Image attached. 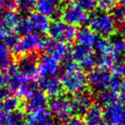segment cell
Wrapping results in <instances>:
<instances>
[{"label":"cell","instance_id":"obj_1","mask_svg":"<svg viewBox=\"0 0 125 125\" xmlns=\"http://www.w3.org/2000/svg\"><path fill=\"white\" fill-rule=\"evenodd\" d=\"M96 52V62L99 68L107 69L119 60L124 53V41L121 39L111 40L107 38L98 39L94 45Z\"/></svg>","mask_w":125,"mask_h":125},{"label":"cell","instance_id":"obj_2","mask_svg":"<svg viewBox=\"0 0 125 125\" xmlns=\"http://www.w3.org/2000/svg\"><path fill=\"white\" fill-rule=\"evenodd\" d=\"M60 82L62 89L70 94H78L84 92L87 86L85 72L75 63L68 62L60 74Z\"/></svg>","mask_w":125,"mask_h":125},{"label":"cell","instance_id":"obj_3","mask_svg":"<svg viewBox=\"0 0 125 125\" xmlns=\"http://www.w3.org/2000/svg\"><path fill=\"white\" fill-rule=\"evenodd\" d=\"M89 29L96 35L108 38L116 32V23L111 16L104 11L95 12L87 19Z\"/></svg>","mask_w":125,"mask_h":125},{"label":"cell","instance_id":"obj_4","mask_svg":"<svg viewBox=\"0 0 125 125\" xmlns=\"http://www.w3.org/2000/svg\"><path fill=\"white\" fill-rule=\"evenodd\" d=\"M44 39L41 34L37 33H30L23 35L22 38L19 39L17 43L13 47V51L17 55L32 54L37 51L42 49L44 45Z\"/></svg>","mask_w":125,"mask_h":125},{"label":"cell","instance_id":"obj_5","mask_svg":"<svg viewBox=\"0 0 125 125\" xmlns=\"http://www.w3.org/2000/svg\"><path fill=\"white\" fill-rule=\"evenodd\" d=\"M51 115L60 122H64L70 119L74 114L73 105L71 99L64 96H58L52 99L49 104Z\"/></svg>","mask_w":125,"mask_h":125},{"label":"cell","instance_id":"obj_6","mask_svg":"<svg viewBox=\"0 0 125 125\" xmlns=\"http://www.w3.org/2000/svg\"><path fill=\"white\" fill-rule=\"evenodd\" d=\"M70 57L74 63L82 68V70H92L96 62L95 55L92 52V48L75 45L70 52Z\"/></svg>","mask_w":125,"mask_h":125},{"label":"cell","instance_id":"obj_7","mask_svg":"<svg viewBox=\"0 0 125 125\" xmlns=\"http://www.w3.org/2000/svg\"><path fill=\"white\" fill-rule=\"evenodd\" d=\"M62 21L71 26H80L87 21V12L76 4L75 2H70L60 10L59 14Z\"/></svg>","mask_w":125,"mask_h":125},{"label":"cell","instance_id":"obj_8","mask_svg":"<svg viewBox=\"0 0 125 125\" xmlns=\"http://www.w3.org/2000/svg\"><path fill=\"white\" fill-rule=\"evenodd\" d=\"M16 69L18 75L32 82L37 76L38 59L36 56L33 53L21 55L16 62Z\"/></svg>","mask_w":125,"mask_h":125},{"label":"cell","instance_id":"obj_9","mask_svg":"<svg viewBox=\"0 0 125 125\" xmlns=\"http://www.w3.org/2000/svg\"><path fill=\"white\" fill-rule=\"evenodd\" d=\"M76 32L77 30L74 26L67 24L62 21H54L50 23L47 33L52 40L70 42L75 39Z\"/></svg>","mask_w":125,"mask_h":125},{"label":"cell","instance_id":"obj_10","mask_svg":"<svg viewBox=\"0 0 125 125\" xmlns=\"http://www.w3.org/2000/svg\"><path fill=\"white\" fill-rule=\"evenodd\" d=\"M110 72L104 68L93 69L87 76V85L95 92H103L109 89L110 82L111 80Z\"/></svg>","mask_w":125,"mask_h":125},{"label":"cell","instance_id":"obj_11","mask_svg":"<svg viewBox=\"0 0 125 125\" xmlns=\"http://www.w3.org/2000/svg\"><path fill=\"white\" fill-rule=\"evenodd\" d=\"M42 49L45 52V56H48L58 62L64 60L70 53V49L65 42L52 39L45 40Z\"/></svg>","mask_w":125,"mask_h":125},{"label":"cell","instance_id":"obj_12","mask_svg":"<svg viewBox=\"0 0 125 125\" xmlns=\"http://www.w3.org/2000/svg\"><path fill=\"white\" fill-rule=\"evenodd\" d=\"M104 119L111 125H125V107L116 99L104 106Z\"/></svg>","mask_w":125,"mask_h":125},{"label":"cell","instance_id":"obj_13","mask_svg":"<svg viewBox=\"0 0 125 125\" xmlns=\"http://www.w3.org/2000/svg\"><path fill=\"white\" fill-rule=\"evenodd\" d=\"M38 85L40 87V90L52 99L58 97L62 94V87L60 80L57 76L40 78Z\"/></svg>","mask_w":125,"mask_h":125},{"label":"cell","instance_id":"obj_14","mask_svg":"<svg viewBox=\"0 0 125 125\" xmlns=\"http://www.w3.org/2000/svg\"><path fill=\"white\" fill-rule=\"evenodd\" d=\"M59 69L58 62L48 56H44L38 61L37 76H40V78L56 76L59 72Z\"/></svg>","mask_w":125,"mask_h":125},{"label":"cell","instance_id":"obj_15","mask_svg":"<svg viewBox=\"0 0 125 125\" xmlns=\"http://www.w3.org/2000/svg\"><path fill=\"white\" fill-rule=\"evenodd\" d=\"M25 109L28 111H34L45 109L47 103V97L41 90L33 88V90L26 98Z\"/></svg>","mask_w":125,"mask_h":125},{"label":"cell","instance_id":"obj_16","mask_svg":"<svg viewBox=\"0 0 125 125\" xmlns=\"http://www.w3.org/2000/svg\"><path fill=\"white\" fill-rule=\"evenodd\" d=\"M73 105L74 113L77 115H82L92 106L93 97L90 93L82 92L78 94H75V97L71 99Z\"/></svg>","mask_w":125,"mask_h":125},{"label":"cell","instance_id":"obj_17","mask_svg":"<svg viewBox=\"0 0 125 125\" xmlns=\"http://www.w3.org/2000/svg\"><path fill=\"white\" fill-rule=\"evenodd\" d=\"M37 12L46 17H56L60 14L59 0H36Z\"/></svg>","mask_w":125,"mask_h":125},{"label":"cell","instance_id":"obj_18","mask_svg":"<svg viewBox=\"0 0 125 125\" xmlns=\"http://www.w3.org/2000/svg\"><path fill=\"white\" fill-rule=\"evenodd\" d=\"M28 19L31 25L33 33L41 34V33H45L48 31L51 23L48 17L40 14L39 12H32L28 16Z\"/></svg>","mask_w":125,"mask_h":125},{"label":"cell","instance_id":"obj_19","mask_svg":"<svg viewBox=\"0 0 125 125\" xmlns=\"http://www.w3.org/2000/svg\"><path fill=\"white\" fill-rule=\"evenodd\" d=\"M52 123L50 111L45 109L30 111L25 119V125H50Z\"/></svg>","mask_w":125,"mask_h":125},{"label":"cell","instance_id":"obj_20","mask_svg":"<svg viewBox=\"0 0 125 125\" xmlns=\"http://www.w3.org/2000/svg\"><path fill=\"white\" fill-rule=\"evenodd\" d=\"M20 16L13 9H5L0 10V22L7 32L14 31L20 21Z\"/></svg>","mask_w":125,"mask_h":125},{"label":"cell","instance_id":"obj_21","mask_svg":"<svg viewBox=\"0 0 125 125\" xmlns=\"http://www.w3.org/2000/svg\"><path fill=\"white\" fill-rule=\"evenodd\" d=\"M83 115L85 125H100L104 123V111L99 104H92Z\"/></svg>","mask_w":125,"mask_h":125},{"label":"cell","instance_id":"obj_22","mask_svg":"<svg viewBox=\"0 0 125 125\" xmlns=\"http://www.w3.org/2000/svg\"><path fill=\"white\" fill-rule=\"evenodd\" d=\"M26 116L21 111L0 112V125H25Z\"/></svg>","mask_w":125,"mask_h":125},{"label":"cell","instance_id":"obj_23","mask_svg":"<svg viewBox=\"0 0 125 125\" xmlns=\"http://www.w3.org/2000/svg\"><path fill=\"white\" fill-rule=\"evenodd\" d=\"M75 40H76L78 45L92 48L94 46L98 39L97 35L91 29L87 28H82L76 32Z\"/></svg>","mask_w":125,"mask_h":125},{"label":"cell","instance_id":"obj_24","mask_svg":"<svg viewBox=\"0 0 125 125\" xmlns=\"http://www.w3.org/2000/svg\"><path fill=\"white\" fill-rule=\"evenodd\" d=\"M12 64L13 58L10 48L3 42H0V69L7 70Z\"/></svg>","mask_w":125,"mask_h":125},{"label":"cell","instance_id":"obj_25","mask_svg":"<svg viewBox=\"0 0 125 125\" xmlns=\"http://www.w3.org/2000/svg\"><path fill=\"white\" fill-rule=\"evenodd\" d=\"M21 106V101L17 96L10 95L4 99L3 101V110L7 112H12V111H18L19 108Z\"/></svg>","mask_w":125,"mask_h":125},{"label":"cell","instance_id":"obj_26","mask_svg":"<svg viewBox=\"0 0 125 125\" xmlns=\"http://www.w3.org/2000/svg\"><path fill=\"white\" fill-rule=\"evenodd\" d=\"M117 99V94L111 90L99 92L97 96V103L99 106H106Z\"/></svg>","mask_w":125,"mask_h":125},{"label":"cell","instance_id":"obj_27","mask_svg":"<svg viewBox=\"0 0 125 125\" xmlns=\"http://www.w3.org/2000/svg\"><path fill=\"white\" fill-rule=\"evenodd\" d=\"M15 7L21 13H29L35 8L36 0H14Z\"/></svg>","mask_w":125,"mask_h":125},{"label":"cell","instance_id":"obj_28","mask_svg":"<svg viewBox=\"0 0 125 125\" xmlns=\"http://www.w3.org/2000/svg\"><path fill=\"white\" fill-rule=\"evenodd\" d=\"M15 30H16L17 34L22 35V36L23 35L28 34L30 33H33V30H32L31 25H30V22L28 21V17H24L20 19L19 22L16 25Z\"/></svg>","mask_w":125,"mask_h":125},{"label":"cell","instance_id":"obj_29","mask_svg":"<svg viewBox=\"0 0 125 125\" xmlns=\"http://www.w3.org/2000/svg\"><path fill=\"white\" fill-rule=\"evenodd\" d=\"M111 17L116 24L122 25L125 21V9L121 6L114 7L111 10Z\"/></svg>","mask_w":125,"mask_h":125},{"label":"cell","instance_id":"obj_30","mask_svg":"<svg viewBox=\"0 0 125 125\" xmlns=\"http://www.w3.org/2000/svg\"><path fill=\"white\" fill-rule=\"evenodd\" d=\"M111 70L113 75L119 76L120 78L125 79V59L116 61L111 65Z\"/></svg>","mask_w":125,"mask_h":125},{"label":"cell","instance_id":"obj_31","mask_svg":"<svg viewBox=\"0 0 125 125\" xmlns=\"http://www.w3.org/2000/svg\"><path fill=\"white\" fill-rule=\"evenodd\" d=\"M75 3L85 12H92L97 7V0H75Z\"/></svg>","mask_w":125,"mask_h":125},{"label":"cell","instance_id":"obj_32","mask_svg":"<svg viewBox=\"0 0 125 125\" xmlns=\"http://www.w3.org/2000/svg\"><path fill=\"white\" fill-rule=\"evenodd\" d=\"M19 37H18L17 33H14L13 31L7 32L4 37L3 38V43L5 45H7L9 48H13L16 43H17Z\"/></svg>","mask_w":125,"mask_h":125},{"label":"cell","instance_id":"obj_33","mask_svg":"<svg viewBox=\"0 0 125 125\" xmlns=\"http://www.w3.org/2000/svg\"><path fill=\"white\" fill-rule=\"evenodd\" d=\"M122 84H123V80L122 78H120L119 76L113 75L111 76V80L110 82V87L109 90L112 91L114 93H117L118 91H121L122 88Z\"/></svg>","mask_w":125,"mask_h":125},{"label":"cell","instance_id":"obj_34","mask_svg":"<svg viewBox=\"0 0 125 125\" xmlns=\"http://www.w3.org/2000/svg\"><path fill=\"white\" fill-rule=\"evenodd\" d=\"M14 7V0H0V10L5 9H13Z\"/></svg>","mask_w":125,"mask_h":125},{"label":"cell","instance_id":"obj_35","mask_svg":"<svg viewBox=\"0 0 125 125\" xmlns=\"http://www.w3.org/2000/svg\"><path fill=\"white\" fill-rule=\"evenodd\" d=\"M10 81V75L7 74V72L0 71V88L4 87L8 85Z\"/></svg>","mask_w":125,"mask_h":125},{"label":"cell","instance_id":"obj_36","mask_svg":"<svg viewBox=\"0 0 125 125\" xmlns=\"http://www.w3.org/2000/svg\"><path fill=\"white\" fill-rule=\"evenodd\" d=\"M64 125H85L83 120L79 117H70L65 121Z\"/></svg>","mask_w":125,"mask_h":125},{"label":"cell","instance_id":"obj_37","mask_svg":"<svg viewBox=\"0 0 125 125\" xmlns=\"http://www.w3.org/2000/svg\"><path fill=\"white\" fill-rule=\"evenodd\" d=\"M11 94V92L10 90L9 87H2V88H0V99H5L6 97L10 96Z\"/></svg>","mask_w":125,"mask_h":125},{"label":"cell","instance_id":"obj_38","mask_svg":"<svg viewBox=\"0 0 125 125\" xmlns=\"http://www.w3.org/2000/svg\"><path fill=\"white\" fill-rule=\"evenodd\" d=\"M117 100L125 107V92H123L117 95Z\"/></svg>","mask_w":125,"mask_h":125},{"label":"cell","instance_id":"obj_39","mask_svg":"<svg viewBox=\"0 0 125 125\" xmlns=\"http://www.w3.org/2000/svg\"><path fill=\"white\" fill-rule=\"evenodd\" d=\"M7 31L6 29L4 28V26L2 25V23L0 22V40H3V38L4 37V35L6 34Z\"/></svg>","mask_w":125,"mask_h":125},{"label":"cell","instance_id":"obj_40","mask_svg":"<svg viewBox=\"0 0 125 125\" xmlns=\"http://www.w3.org/2000/svg\"><path fill=\"white\" fill-rule=\"evenodd\" d=\"M116 2H118L119 6H121V7L125 9V0H116Z\"/></svg>","mask_w":125,"mask_h":125},{"label":"cell","instance_id":"obj_41","mask_svg":"<svg viewBox=\"0 0 125 125\" xmlns=\"http://www.w3.org/2000/svg\"><path fill=\"white\" fill-rule=\"evenodd\" d=\"M122 32L125 34V21H124V22L122 24Z\"/></svg>","mask_w":125,"mask_h":125},{"label":"cell","instance_id":"obj_42","mask_svg":"<svg viewBox=\"0 0 125 125\" xmlns=\"http://www.w3.org/2000/svg\"><path fill=\"white\" fill-rule=\"evenodd\" d=\"M2 110H3V101L2 99H0V112H2Z\"/></svg>","mask_w":125,"mask_h":125},{"label":"cell","instance_id":"obj_43","mask_svg":"<svg viewBox=\"0 0 125 125\" xmlns=\"http://www.w3.org/2000/svg\"><path fill=\"white\" fill-rule=\"evenodd\" d=\"M100 125H111V124H110V123H101Z\"/></svg>","mask_w":125,"mask_h":125},{"label":"cell","instance_id":"obj_44","mask_svg":"<svg viewBox=\"0 0 125 125\" xmlns=\"http://www.w3.org/2000/svg\"><path fill=\"white\" fill-rule=\"evenodd\" d=\"M50 125H57V123H54V122H52V123H51Z\"/></svg>","mask_w":125,"mask_h":125},{"label":"cell","instance_id":"obj_45","mask_svg":"<svg viewBox=\"0 0 125 125\" xmlns=\"http://www.w3.org/2000/svg\"><path fill=\"white\" fill-rule=\"evenodd\" d=\"M59 1H69V0H59Z\"/></svg>","mask_w":125,"mask_h":125},{"label":"cell","instance_id":"obj_46","mask_svg":"<svg viewBox=\"0 0 125 125\" xmlns=\"http://www.w3.org/2000/svg\"><path fill=\"white\" fill-rule=\"evenodd\" d=\"M124 45H125V41H124Z\"/></svg>","mask_w":125,"mask_h":125}]
</instances>
